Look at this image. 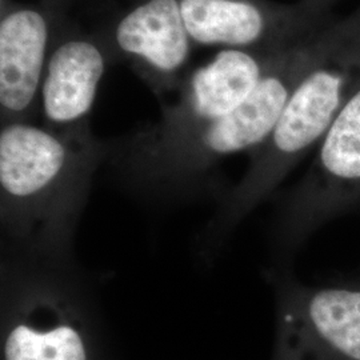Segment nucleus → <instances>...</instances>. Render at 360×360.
<instances>
[{"label": "nucleus", "mask_w": 360, "mask_h": 360, "mask_svg": "<svg viewBox=\"0 0 360 360\" xmlns=\"http://www.w3.org/2000/svg\"><path fill=\"white\" fill-rule=\"evenodd\" d=\"M60 11L39 3L0 0V119L1 124L34 123L40 91L56 37Z\"/></svg>", "instance_id": "10"}, {"label": "nucleus", "mask_w": 360, "mask_h": 360, "mask_svg": "<svg viewBox=\"0 0 360 360\" xmlns=\"http://www.w3.org/2000/svg\"><path fill=\"white\" fill-rule=\"evenodd\" d=\"M302 1H306V3L314 4V6H323V7H327V6H328V3H330L331 0H302Z\"/></svg>", "instance_id": "13"}, {"label": "nucleus", "mask_w": 360, "mask_h": 360, "mask_svg": "<svg viewBox=\"0 0 360 360\" xmlns=\"http://www.w3.org/2000/svg\"><path fill=\"white\" fill-rule=\"evenodd\" d=\"M360 87V7L328 23L321 50L302 77L269 138L250 153L243 178L226 195V208L245 219L266 200Z\"/></svg>", "instance_id": "3"}, {"label": "nucleus", "mask_w": 360, "mask_h": 360, "mask_svg": "<svg viewBox=\"0 0 360 360\" xmlns=\"http://www.w3.org/2000/svg\"><path fill=\"white\" fill-rule=\"evenodd\" d=\"M276 279L272 360H360V284Z\"/></svg>", "instance_id": "6"}, {"label": "nucleus", "mask_w": 360, "mask_h": 360, "mask_svg": "<svg viewBox=\"0 0 360 360\" xmlns=\"http://www.w3.org/2000/svg\"><path fill=\"white\" fill-rule=\"evenodd\" d=\"M65 269L16 259L3 269L1 360H96L87 299Z\"/></svg>", "instance_id": "4"}, {"label": "nucleus", "mask_w": 360, "mask_h": 360, "mask_svg": "<svg viewBox=\"0 0 360 360\" xmlns=\"http://www.w3.org/2000/svg\"><path fill=\"white\" fill-rule=\"evenodd\" d=\"M40 3L51 7V8L56 10V11H60L65 7L67 0H40Z\"/></svg>", "instance_id": "12"}, {"label": "nucleus", "mask_w": 360, "mask_h": 360, "mask_svg": "<svg viewBox=\"0 0 360 360\" xmlns=\"http://www.w3.org/2000/svg\"><path fill=\"white\" fill-rule=\"evenodd\" d=\"M115 60L104 35H91L63 23L40 91L43 126L52 129L89 126L107 67Z\"/></svg>", "instance_id": "11"}, {"label": "nucleus", "mask_w": 360, "mask_h": 360, "mask_svg": "<svg viewBox=\"0 0 360 360\" xmlns=\"http://www.w3.org/2000/svg\"><path fill=\"white\" fill-rule=\"evenodd\" d=\"M103 35L115 60L127 62L158 98L179 91L190 74L195 44L179 0H139Z\"/></svg>", "instance_id": "9"}, {"label": "nucleus", "mask_w": 360, "mask_h": 360, "mask_svg": "<svg viewBox=\"0 0 360 360\" xmlns=\"http://www.w3.org/2000/svg\"><path fill=\"white\" fill-rule=\"evenodd\" d=\"M326 26L287 49L231 114L167 142L129 147L108 141L107 162L143 198L175 200L208 190L210 174L230 155L264 142L321 50Z\"/></svg>", "instance_id": "2"}, {"label": "nucleus", "mask_w": 360, "mask_h": 360, "mask_svg": "<svg viewBox=\"0 0 360 360\" xmlns=\"http://www.w3.org/2000/svg\"><path fill=\"white\" fill-rule=\"evenodd\" d=\"M110 154L91 124L52 129L1 124L0 220L13 259L67 264L92 179Z\"/></svg>", "instance_id": "1"}, {"label": "nucleus", "mask_w": 360, "mask_h": 360, "mask_svg": "<svg viewBox=\"0 0 360 360\" xmlns=\"http://www.w3.org/2000/svg\"><path fill=\"white\" fill-rule=\"evenodd\" d=\"M360 206V87L318 144L304 176L278 203L274 240L292 254L324 223Z\"/></svg>", "instance_id": "5"}, {"label": "nucleus", "mask_w": 360, "mask_h": 360, "mask_svg": "<svg viewBox=\"0 0 360 360\" xmlns=\"http://www.w3.org/2000/svg\"><path fill=\"white\" fill-rule=\"evenodd\" d=\"M195 46L221 50L284 49L330 23L327 7L306 1L179 0Z\"/></svg>", "instance_id": "8"}, {"label": "nucleus", "mask_w": 360, "mask_h": 360, "mask_svg": "<svg viewBox=\"0 0 360 360\" xmlns=\"http://www.w3.org/2000/svg\"><path fill=\"white\" fill-rule=\"evenodd\" d=\"M290 47L220 50L207 65L188 74L175 103L163 105L159 122L116 142L129 147L167 142L231 114Z\"/></svg>", "instance_id": "7"}]
</instances>
